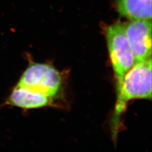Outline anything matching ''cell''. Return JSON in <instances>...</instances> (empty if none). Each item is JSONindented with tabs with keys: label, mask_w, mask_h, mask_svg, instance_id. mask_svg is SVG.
Returning a JSON list of instances; mask_svg holds the SVG:
<instances>
[{
	"label": "cell",
	"mask_w": 152,
	"mask_h": 152,
	"mask_svg": "<svg viewBox=\"0 0 152 152\" xmlns=\"http://www.w3.org/2000/svg\"><path fill=\"white\" fill-rule=\"evenodd\" d=\"M152 58L136 63L117 85L115 120L135 99L152 98Z\"/></svg>",
	"instance_id": "obj_1"
},
{
	"label": "cell",
	"mask_w": 152,
	"mask_h": 152,
	"mask_svg": "<svg viewBox=\"0 0 152 152\" xmlns=\"http://www.w3.org/2000/svg\"><path fill=\"white\" fill-rule=\"evenodd\" d=\"M105 36L114 75L117 83L135 64L134 57L126 35L124 23H115L106 29Z\"/></svg>",
	"instance_id": "obj_2"
},
{
	"label": "cell",
	"mask_w": 152,
	"mask_h": 152,
	"mask_svg": "<svg viewBox=\"0 0 152 152\" xmlns=\"http://www.w3.org/2000/svg\"><path fill=\"white\" fill-rule=\"evenodd\" d=\"M61 83V76L54 67L47 64L34 63L23 73L16 86L53 99L59 91Z\"/></svg>",
	"instance_id": "obj_3"
},
{
	"label": "cell",
	"mask_w": 152,
	"mask_h": 152,
	"mask_svg": "<svg viewBox=\"0 0 152 152\" xmlns=\"http://www.w3.org/2000/svg\"><path fill=\"white\" fill-rule=\"evenodd\" d=\"M125 29L135 64L152 58L151 20H131Z\"/></svg>",
	"instance_id": "obj_4"
},
{
	"label": "cell",
	"mask_w": 152,
	"mask_h": 152,
	"mask_svg": "<svg viewBox=\"0 0 152 152\" xmlns=\"http://www.w3.org/2000/svg\"><path fill=\"white\" fill-rule=\"evenodd\" d=\"M52 98L25 87L15 86L6 100V105L25 109L40 108L48 106Z\"/></svg>",
	"instance_id": "obj_5"
},
{
	"label": "cell",
	"mask_w": 152,
	"mask_h": 152,
	"mask_svg": "<svg viewBox=\"0 0 152 152\" xmlns=\"http://www.w3.org/2000/svg\"><path fill=\"white\" fill-rule=\"evenodd\" d=\"M120 16L131 20L152 19V0H118Z\"/></svg>",
	"instance_id": "obj_6"
}]
</instances>
